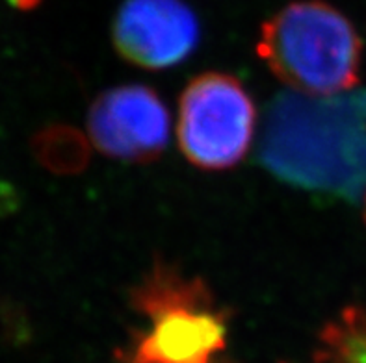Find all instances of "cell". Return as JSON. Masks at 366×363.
Wrapping results in <instances>:
<instances>
[{
	"label": "cell",
	"mask_w": 366,
	"mask_h": 363,
	"mask_svg": "<svg viewBox=\"0 0 366 363\" xmlns=\"http://www.w3.org/2000/svg\"><path fill=\"white\" fill-rule=\"evenodd\" d=\"M259 158L272 175L309 193L357 198L366 188V91L277 95Z\"/></svg>",
	"instance_id": "obj_1"
},
{
	"label": "cell",
	"mask_w": 366,
	"mask_h": 363,
	"mask_svg": "<svg viewBox=\"0 0 366 363\" xmlns=\"http://www.w3.org/2000/svg\"><path fill=\"white\" fill-rule=\"evenodd\" d=\"M361 39L348 17L322 0L279 9L260 30L259 54L302 95H337L357 83Z\"/></svg>",
	"instance_id": "obj_2"
},
{
	"label": "cell",
	"mask_w": 366,
	"mask_h": 363,
	"mask_svg": "<svg viewBox=\"0 0 366 363\" xmlns=\"http://www.w3.org/2000/svg\"><path fill=\"white\" fill-rule=\"evenodd\" d=\"M130 300L149 319V328L134 337L125 363H212L225 347L227 317L201 278L160 262L132 290Z\"/></svg>",
	"instance_id": "obj_3"
},
{
	"label": "cell",
	"mask_w": 366,
	"mask_h": 363,
	"mask_svg": "<svg viewBox=\"0 0 366 363\" xmlns=\"http://www.w3.org/2000/svg\"><path fill=\"white\" fill-rule=\"evenodd\" d=\"M253 128V102L229 74H201L182 93L179 145L195 167L222 170L237 165L249 148Z\"/></svg>",
	"instance_id": "obj_4"
},
{
	"label": "cell",
	"mask_w": 366,
	"mask_h": 363,
	"mask_svg": "<svg viewBox=\"0 0 366 363\" xmlns=\"http://www.w3.org/2000/svg\"><path fill=\"white\" fill-rule=\"evenodd\" d=\"M88 126L99 150L125 161L154 160L169 139V113L145 86H121L102 93L89 110Z\"/></svg>",
	"instance_id": "obj_5"
},
{
	"label": "cell",
	"mask_w": 366,
	"mask_h": 363,
	"mask_svg": "<svg viewBox=\"0 0 366 363\" xmlns=\"http://www.w3.org/2000/svg\"><path fill=\"white\" fill-rule=\"evenodd\" d=\"M199 23L182 0H125L114 21V43L144 69L181 63L199 43Z\"/></svg>",
	"instance_id": "obj_6"
},
{
	"label": "cell",
	"mask_w": 366,
	"mask_h": 363,
	"mask_svg": "<svg viewBox=\"0 0 366 363\" xmlns=\"http://www.w3.org/2000/svg\"><path fill=\"white\" fill-rule=\"evenodd\" d=\"M32 148L39 163L58 175H76L89 161L88 139L67 124L41 130L34 138Z\"/></svg>",
	"instance_id": "obj_7"
},
{
	"label": "cell",
	"mask_w": 366,
	"mask_h": 363,
	"mask_svg": "<svg viewBox=\"0 0 366 363\" xmlns=\"http://www.w3.org/2000/svg\"><path fill=\"white\" fill-rule=\"evenodd\" d=\"M346 363H366V322L353 336Z\"/></svg>",
	"instance_id": "obj_8"
},
{
	"label": "cell",
	"mask_w": 366,
	"mask_h": 363,
	"mask_svg": "<svg viewBox=\"0 0 366 363\" xmlns=\"http://www.w3.org/2000/svg\"><path fill=\"white\" fill-rule=\"evenodd\" d=\"M9 4L17 9H23V11H28V9H34L41 4L43 0H8Z\"/></svg>",
	"instance_id": "obj_9"
},
{
	"label": "cell",
	"mask_w": 366,
	"mask_h": 363,
	"mask_svg": "<svg viewBox=\"0 0 366 363\" xmlns=\"http://www.w3.org/2000/svg\"><path fill=\"white\" fill-rule=\"evenodd\" d=\"M365 217H366V210H365Z\"/></svg>",
	"instance_id": "obj_10"
}]
</instances>
